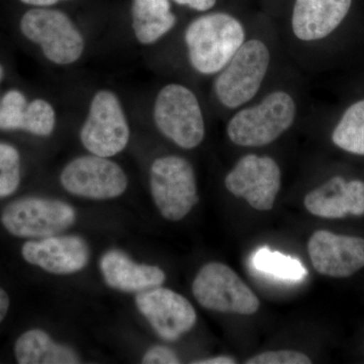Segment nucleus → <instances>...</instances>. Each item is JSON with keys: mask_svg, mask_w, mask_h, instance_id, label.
Masks as SVG:
<instances>
[{"mask_svg": "<svg viewBox=\"0 0 364 364\" xmlns=\"http://www.w3.org/2000/svg\"><path fill=\"white\" fill-rule=\"evenodd\" d=\"M247 40L236 16L210 13L191 21L183 33L189 65L203 76H215Z\"/></svg>", "mask_w": 364, "mask_h": 364, "instance_id": "nucleus-1", "label": "nucleus"}, {"mask_svg": "<svg viewBox=\"0 0 364 364\" xmlns=\"http://www.w3.org/2000/svg\"><path fill=\"white\" fill-rule=\"evenodd\" d=\"M298 111V102L291 92L272 90L259 102L236 109L228 121V138L239 147L270 145L294 126Z\"/></svg>", "mask_w": 364, "mask_h": 364, "instance_id": "nucleus-2", "label": "nucleus"}, {"mask_svg": "<svg viewBox=\"0 0 364 364\" xmlns=\"http://www.w3.org/2000/svg\"><path fill=\"white\" fill-rule=\"evenodd\" d=\"M272 52L264 41L251 38L215 75L213 92L224 109L236 111L250 104L267 77Z\"/></svg>", "mask_w": 364, "mask_h": 364, "instance_id": "nucleus-3", "label": "nucleus"}, {"mask_svg": "<svg viewBox=\"0 0 364 364\" xmlns=\"http://www.w3.org/2000/svg\"><path fill=\"white\" fill-rule=\"evenodd\" d=\"M152 116L159 133L181 149H195L205 139L202 105L195 91L182 83L170 82L160 88Z\"/></svg>", "mask_w": 364, "mask_h": 364, "instance_id": "nucleus-4", "label": "nucleus"}, {"mask_svg": "<svg viewBox=\"0 0 364 364\" xmlns=\"http://www.w3.org/2000/svg\"><path fill=\"white\" fill-rule=\"evenodd\" d=\"M21 31L54 65H72L85 54V36L63 11L47 7L31 9L21 18Z\"/></svg>", "mask_w": 364, "mask_h": 364, "instance_id": "nucleus-5", "label": "nucleus"}, {"mask_svg": "<svg viewBox=\"0 0 364 364\" xmlns=\"http://www.w3.org/2000/svg\"><path fill=\"white\" fill-rule=\"evenodd\" d=\"M79 138L83 147L97 156L112 158L126 149L130 124L114 91L100 90L93 95Z\"/></svg>", "mask_w": 364, "mask_h": 364, "instance_id": "nucleus-6", "label": "nucleus"}, {"mask_svg": "<svg viewBox=\"0 0 364 364\" xmlns=\"http://www.w3.org/2000/svg\"><path fill=\"white\" fill-rule=\"evenodd\" d=\"M149 181L153 200L168 221H181L200 200L195 169L186 158H156L150 166Z\"/></svg>", "mask_w": 364, "mask_h": 364, "instance_id": "nucleus-7", "label": "nucleus"}, {"mask_svg": "<svg viewBox=\"0 0 364 364\" xmlns=\"http://www.w3.org/2000/svg\"><path fill=\"white\" fill-rule=\"evenodd\" d=\"M196 301L207 310L250 316L259 310L260 301L231 267L221 262L203 265L193 282Z\"/></svg>", "mask_w": 364, "mask_h": 364, "instance_id": "nucleus-8", "label": "nucleus"}, {"mask_svg": "<svg viewBox=\"0 0 364 364\" xmlns=\"http://www.w3.org/2000/svg\"><path fill=\"white\" fill-rule=\"evenodd\" d=\"M75 221V210L69 203L36 196L14 200L1 214L6 231L20 238L55 236L69 229Z\"/></svg>", "mask_w": 364, "mask_h": 364, "instance_id": "nucleus-9", "label": "nucleus"}, {"mask_svg": "<svg viewBox=\"0 0 364 364\" xmlns=\"http://www.w3.org/2000/svg\"><path fill=\"white\" fill-rule=\"evenodd\" d=\"M60 182L67 193L95 200L119 198L129 184L126 172L117 162L93 154L71 160L62 170Z\"/></svg>", "mask_w": 364, "mask_h": 364, "instance_id": "nucleus-10", "label": "nucleus"}, {"mask_svg": "<svg viewBox=\"0 0 364 364\" xmlns=\"http://www.w3.org/2000/svg\"><path fill=\"white\" fill-rule=\"evenodd\" d=\"M225 186L232 195L244 198L251 208L267 212L274 207L282 188V170L272 157L247 154L228 172Z\"/></svg>", "mask_w": 364, "mask_h": 364, "instance_id": "nucleus-11", "label": "nucleus"}, {"mask_svg": "<svg viewBox=\"0 0 364 364\" xmlns=\"http://www.w3.org/2000/svg\"><path fill=\"white\" fill-rule=\"evenodd\" d=\"M136 306L160 338L174 342L195 327L196 312L188 299L181 294L153 287L136 294Z\"/></svg>", "mask_w": 364, "mask_h": 364, "instance_id": "nucleus-12", "label": "nucleus"}, {"mask_svg": "<svg viewBox=\"0 0 364 364\" xmlns=\"http://www.w3.org/2000/svg\"><path fill=\"white\" fill-rule=\"evenodd\" d=\"M308 252L316 272L334 279H347L364 267V239L316 231L308 243Z\"/></svg>", "mask_w": 364, "mask_h": 364, "instance_id": "nucleus-13", "label": "nucleus"}, {"mask_svg": "<svg viewBox=\"0 0 364 364\" xmlns=\"http://www.w3.org/2000/svg\"><path fill=\"white\" fill-rule=\"evenodd\" d=\"M23 259L53 274H72L82 270L90 261V251L85 239L74 235L48 237L28 241L21 247Z\"/></svg>", "mask_w": 364, "mask_h": 364, "instance_id": "nucleus-14", "label": "nucleus"}, {"mask_svg": "<svg viewBox=\"0 0 364 364\" xmlns=\"http://www.w3.org/2000/svg\"><path fill=\"white\" fill-rule=\"evenodd\" d=\"M308 212L324 219L364 215V182L337 176L311 191L305 198Z\"/></svg>", "mask_w": 364, "mask_h": 364, "instance_id": "nucleus-15", "label": "nucleus"}, {"mask_svg": "<svg viewBox=\"0 0 364 364\" xmlns=\"http://www.w3.org/2000/svg\"><path fill=\"white\" fill-rule=\"evenodd\" d=\"M352 0H296L291 31L301 42L324 40L338 28L350 11Z\"/></svg>", "mask_w": 364, "mask_h": 364, "instance_id": "nucleus-16", "label": "nucleus"}, {"mask_svg": "<svg viewBox=\"0 0 364 364\" xmlns=\"http://www.w3.org/2000/svg\"><path fill=\"white\" fill-rule=\"evenodd\" d=\"M100 268L105 284L124 293L138 294L161 287L166 279L161 268L136 263L119 249L107 251L100 258Z\"/></svg>", "mask_w": 364, "mask_h": 364, "instance_id": "nucleus-17", "label": "nucleus"}, {"mask_svg": "<svg viewBox=\"0 0 364 364\" xmlns=\"http://www.w3.org/2000/svg\"><path fill=\"white\" fill-rule=\"evenodd\" d=\"M177 23L169 0H133L132 30L139 44H156Z\"/></svg>", "mask_w": 364, "mask_h": 364, "instance_id": "nucleus-18", "label": "nucleus"}, {"mask_svg": "<svg viewBox=\"0 0 364 364\" xmlns=\"http://www.w3.org/2000/svg\"><path fill=\"white\" fill-rule=\"evenodd\" d=\"M14 356L20 364H75L80 363L77 352L56 343L48 333L28 330L16 340Z\"/></svg>", "mask_w": 364, "mask_h": 364, "instance_id": "nucleus-19", "label": "nucleus"}, {"mask_svg": "<svg viewBox=\"0 0 364 364\" xmlns=\"http://www.w3.org/2000/svg\"><path fill=\"white\" fill-rule=\"evenodd\" d=\"M332 142L345 152L364 156V100L347 107L332 132Z\"/></svg>", "mask_w": 364, "mask_h": 364, "instance_id": "nucleus-20", "label": "nucleus"}, {"mask_svg": "<svg viewBox=\"0 0 364 364\" xmlns=\"http://www.w3.org/2000/svg\"><path fill=\"white\" fill-rule=\"evenodd\" d=\"M252 264L261 272L287 282H298L306 275L301 261L268 248H261L254 254Z\"/></svg>", "mask_w": 364, "mask_h": 364, "instance_id": "nucleus-21", "label": "nucleus"}, {"mask_svg": "<svg viewBox=\"0 0 364 364\" xmlns=\"http://www.w3.org/2000/svg\"><path fill=\"white\" fill-rule=\"evenodd\" d=\"M57 114L51 102L36 98L26 105L21 130L38 136H49L54 133Z\"/></svg>", "mask_w": 364, "mask_h": 364, "instance_id": "nucleus-22", "label": "nucleus"}, {"mask_svg": "<svg viewBox=\"0 0 364 364\" xmlns=\"http://www.w3.org/2000/svg\"><path fill=\"white\" fill-rule=\"evenodd\" d=\"M20 183V153L14 146L0 142V198L13 195Z\"/></svg>", "mask_w": 364, "mask_h": 364, "instance_id": "nucleus-23", "label": "nucleus"}, {"mask_svg": "<svg viewBox=\"0 0 364 364\" xmlns=\"http://www.w3.org/2000/svg\"><path fill=\"white\" fill-rule=\"evenodd\" d=\"M28 104L20 90L7 91L0 102V130H21Z\"/></svg>", "mask_w": 364, "mask_h": 364, "instance_id": "nucleus-24", "label": "nucleus"}, {"mask_svg": "<svg viewBox=\"0 0 364 364\" xmlns=\"http://www.w3.org/2000/svg\"><path fill=\"white\" fill-rule=\"evenodd\" d=\"M247 364H310L312 360L303 352L294 350L267 351L246 361Z\"/></svg>", "mask_w": 364, "mask_h": 364, "instance_id": "nucleus-25", "label": "nucleus"}, {"mask_svg": "<svg viewBox=\"0 0 364 364\" xmlns=\"http://www.w3.org/2000/svg\"><path fill=\"white\" fill-rule=\"evenodd\" d=\"M142 363L145 364H177L181 363V359L171 348L163 345L151 347L144 354Z\"/></svg>", "mask_w": 364, "mask_h": 364, "instance_id": "nucleus-26", "label": "nucleus"}, {"mask_svg": "<svg viewBox=\"0 0 364 364\" xmlns=\"http://www.w3.org/2000/svg\"><path fill=\"white\" fill-rule=\"evenodd\" d=\"M173 1L179 6H188L189 9L202 11V13L210 11L217 4V0H173Z\"/></svg>", "mask_w": 364, "mask_h": 364, "instance_id": "nucleus-27", "label": "nucleus"}, {"mask_svg": "<svg viewBox=\"0 0 364 364\" xmlns=\"http://www.w3.org/2000/svg\"><path fill=\"white\" fill-rule=\"evenodd\" d=\"M9 305H11V301H9V294L4 289L0 287V323L6 318L7 312H9Z\"/></svg>", "mask_w": 364, "mask_h": 364, "instance_id": "nucleus-28", "label": "nucleus"}, {"mask_svg": "<svg viewBox=\"0 0 364 364\" xmlns=\"http://www.w3.org/2000/svg\"><path fill=\"white\" fill-rule=\"evenodd\" d=\"M196 364H234L236 360L229 356H215V358H210L200 359V360L193 361Z\"/></svg>", "mask_w": 364, "mask_h": 364, "instance_id": "nucleus-29", "label": "nucleus"}, {"mask_svg": "<svg viewBox=\"0 0 364 364\" xmlns=\"http://www.w3.org/2000/svg\"><path fill=\"white\" fill-rule=\"evenodd\" d=\"M23 4L37 7H49L63 0H21Z\"/></svg>", "mask_w": 364, "mask_h": 364, "instance_id": "nucleus-30", "label": "nucleus"}, {"mask_svg": "<svg viewBox=\"0 0 364 364\" xmlns=\"http://www.w3.org/2000/svg\"><path fill=\"white\" fill-rule=\"evenodd\" d=\"M4 68H2V66L0 65V81H1L2 78H4Z\"/></svg>", "mask_w": 364, "mask_h": 364, "instance_id": "nucleus-31", "label": "nucleus"}]
</instances>
